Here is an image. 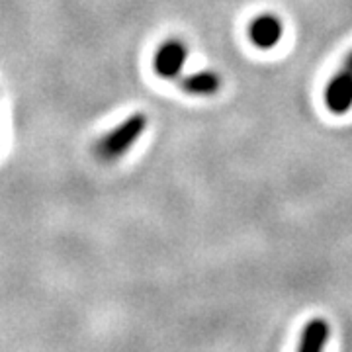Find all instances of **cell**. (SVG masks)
Listing matches in <instances>:
<instances>
[{"label":"cell","instance_id":"cell-3","mask_svg":"<svg viewBox=\"0 0 352 352\" xmlns=\"http://www.w3.org/2000/svg\"><path fill=\"white\" fill-rule=\"evenodd\" d=\"M188 59V45L180 38L164 39L155 51L153 71L164 80H175L182 75V69Z\"/></svg>","mask_w":352,"mask_h":352},{"label":"cell","instance_id":"cell-6","mask_svg":"<svg viewBox=\"0 0 352 352\" xmlns=\"http://www.w3.org/2000/svg\"><path fill=\"white\" fill-rule=\"evenodd\" d=\"M329 340V323L325 319H311L302 331L298 352H323Z\"/></svg>","mask_w":352,"mask_h":352},{"label":"cell","instance_id":"cell-5","mask_svg":"<svg viewBox=\"0 0 352 352\" xmlns=\"http://www.w3.org/2000/svg\"><path fill=\"white\" fill-rule=\"evenodd\" d=\"M178 87L188 96H214L221 90V76L215 71H196L178 76Z\"/></svg>","mask_w":352,"mask_h":352},{"label":"cell","instance_id":"cell-1","mask_svg":"<svg viewBox=\"0 0 352 352\" xmlns=\"http://www.w3.org/2000/svg\"><path fill=\"white\" fill-rule=\"evenodd\" d=\"M147 124H149V120L145 113L135 112L127 116L124 122H120L104 138L96 141L94 155L104 163H113V161L122 159L138 143L139 138L145 133Z\"/></svg>","mask_w":352,"mask_h":352},{"label":"cell","instance_id":"cell-2","mask_svg":"<svg viewBox=\"0 0 352 352\" xmlns=\"http://www.w3.org/2000/svg\"><path fill=\"white\" fill-rule=\"evenodd\" d=\"M323 100L329 112L335 116H344L352 110V51L339 71L329 78Z\"/></svg>","mask_w":352,"mask_h":352},{"label":"cell","instance_id":"cell-4","mask_svg":"<svg viewBox=\"0 0 352 352\" xmlns=\"http://www.w3.org/2000/svg\"><path fill=\"white\" fill-rule=\"evenodd\" d=\"M282 38H284V24L276 14H258L249 24V39L256 50H274Z\"/></svg>","mask_w":352,"mask_h":352}]
</instances>
